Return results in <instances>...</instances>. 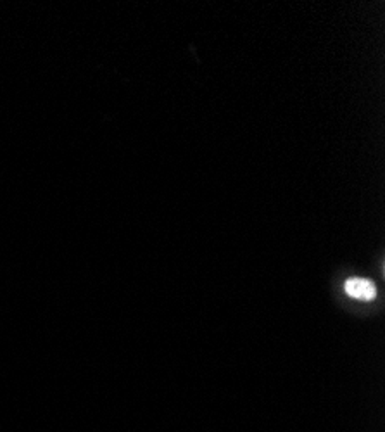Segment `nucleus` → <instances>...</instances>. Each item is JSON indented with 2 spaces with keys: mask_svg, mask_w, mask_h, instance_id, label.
<instances>
[{
  "mask_svg": "<svg viewBox=\"0 0 385 432\" xmlns=\"http://www.w3.org/2000/svg\"><path fill=\"white\" fill-rule=\"evenodd\" d=\"M346 292L347 296L354 297L359 301H372L377 296V288L368 278H349L346 282Z\"/></svg>",
  "mask_w": 385,
  "mask_h": 432,
  "instance_id": "nucleus-1",
  "label": "nucleus"
}]
</instances>
